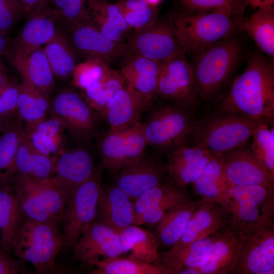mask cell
<instances>
[{
    "label": "cell",
    "instance_id": "cell-1",
    "mask_svg": "<svg viewBox=\"0 0 274 274\" xmlns=\"http://www.w3.org/2000/svg\"><path fill=\"white\" fill-rule=\"evenodd\" d=\"M219 109L222 113L271 120L274 117L272 64L259 53H254L244 71L234 81Z\"/></svg>",
    "mask_w": 274,
    "mask_h": 274
},
{
    "label": "cell",
    "instance_id": "cell-2",
    "mask_svg": "<svg viewBox=\"0 0 274 274\" xmlns=\"http://www.w3.org/2000/svg\"><path fill=\"white\" fill-rule=\"evenodd\" d=\"M245 19L222 9L173 15L171 27L182 49L198 55L243 30Z\"/></svg>",
    "mask_w": 274,
    "mask_h": 274
},
{
    "label": "cell",
    "instance_id": "cell-3",
    "mask_svg": "<svg viewBox=\"0 0 274 274\" xmlns=\"http://www.w3.org/2000/svg\"><path fill=\"white\" fill-rule=\"evenodd\" d=\"M224 209L225 228L243 233L273 219L274 190L262 185H227Z\"/></svg>",
    "mask_w": 274,
    "mask_h": 274
},
{
    "label": "cell",
    "instance_id": "cell-4",
    "mask_svg": "<svg viewBox=\"0 0 274 274\" xmlns=\"http://www.w3.org/2000/svg\"><path fill=\"white\" fill-rule=\"evenodd\" d=\"M263 121L236 113H222L196 124L195 146L214 155H224L247 144Z\"/></svg>",
    "mask_w": 274,
    "mask_h": 274
},
{
    "label": "cell",
    "instance_id": "cell-5",
    "mask_svg": "<svg viewBox=\"0 0 274 274\" xmlns=\"http://www.w3.org/2000/svg\"><path fill=\"white\" fill-rule=\"evenodd\" d=\"M241 51L240 42L229 38L196 55L192 66L196 95L207 98L219 90L234 70Z\"/></svg>",
    "mask_w": 274,
    "mask_h": 274
},
{
    "label": "cell",
    "instance_id": "cell-6",
    "mask_svg": "<svg viewBox=\"0 0 274 274\" xmlns=\"http://www.w3.org/2000/svg\"><path fill=\"white\" fill-rule=\"evenodd\" d=\"M64 246L56 224L27 218L21 226L13 253L39 273L53 272L55 258Z\"/></svg>",
    "mask_w": 274,
    "mask_h": 274
},
{
    "label": "cell",
    "instance_id": "cell-7",
    "mask_svg": "<svg viewBox=\"0 0 274 274\" xmlns=\"http://www.w3.org/2000/svg\"><path fill=\"white\" fill-rule=\"evenodd\" d=\"M143 126L147 145L172 151L185 146L196 124L185 109L165 105L153 110Z\"/></svg>",
    "mask_w": 274,
    "mask_h": 274
},
{
    "label": "cell",
    "instance_id": "cell-8",
    "mask_svg": "<svg viewBox=\"0 0 274 274\" xmlns=\"http://www.w3.org/2000/svg\"><path fill=\"white\" fill-rule=\"evenodd\" d=\"M101 187L100 168L76 188L68 197L62 218L64 246L73 247L94 219Z\"/></svg>",
    "mask_w": 274,
    "mask_h": 274
},
{
    "label": "cell",
    "instance_id": "cell-9",
    "mask_svg": "<svg viewBox=\"0 0 274 274\" xmlns=\"http://www.w3.org/2000/svg\"><path fill=\"white\" fill-rule=\"evenodd\" d=\"M239 259L233 273H274V220L243 233Z\"/></svg>",
    "mask_w": 274,
    "mask_h": 274
},
{
    "label": "cell",
    "instance_id": "cell-10",
    "mask_svg": "<svg viewBox=\"0 0 274 274\" xmlns=\"http://www.w3.org/2000/svg\"><path fill=\"white\" fill-rule=\"evenodd\" d=\"M157 93L185 109L196 104L192 67L182 49L161 62Z\"/></svg>",
    "mask_w": 274,
    "mask_h": 274
},
{
    "label": "cell",
    "instance_id": "cell-11",
    "mask_svg": "<svg viewBox=\"0 0 274 274\" xmlns=\"http://www.w3.org/2000/svg\"><path fill=\"white\" fill-rule=\"evenodd\" d=\"M147 145L143 123L140 121L123 131L109 130L99 145L102 165L110 172L117 173L142 158Z\"/></svg>",
    "mask_w": 274,
    "mask_h": 274
},
{
    "label": "cell",
    "instance_id": "cell-12",
    "mask_svg": "<svg viewBox=\"0 0 274 274\" xmlns=\"http://www.w3.org/2000/svg\"><path fill=\"white\" fill-rule=\"evenodd\" d=\"M50 115L77 139L90 140L96 133V118L92 108L75 91L59 92L51 101Z\"/></svg>",
    "mask_w": 274,
    "mask_h": 274
},
{
    "label": "cell",
    "instance_id": "cell-13",
    "mask_svg": "<svg viewBox=\"0 0 274 274\" xmlns=\"http://www.w3.org/2000/svg\"><path fill=\"white\" fill-rule=\"evenodd\" d=\"M185 188L170 180L152 188L134 201L133 225L157 224L169 210L191 202Z\"/></svg>",
    "mask_w": 274,
    "mask_h": 274
},
{
    "label": "cell",
    "instance_id": "cell-14",
    "mask_svg": "<svg viewBox=\"0 0 274 274\" xmlns=\"http://www.w3.org/2000/svg\"><path fill=\"white\" fill-rule=\"evenodd\" d=\"M74 51L89 58L109 60L125 55L128 48L120 42L111 40L90 21L78 23L60 29Z\"/></svg>",
    "mask_w": 274,
    "mask_h": 274
},
{
    "label": "cell",
    "instance_id": "cell-15",
    "mask_svg": "<svg viewBox=\"0 0 274 274\" xmlns=\"http://www.w3.org/2000/svg\"><path fill=\"white\" fill-rule=\"evenodd\" d=\"M27 20L6 55L10 61L42 48L57 35L59 27L47 5L27 15Z\"/></svg>",
    "mask_w": 274,
    "mask_h": 274
},
{
    "label": "cell",
    "instance_id": "cell-16",
    "mask_svg": "<svg viewBox=\"0 0 274 274\" xmlns=\"http://www.w3.org/2000/svg\"><path fill=\"white\" fill-rule=\"evenodd\" d=\"M152 98L127 85L119 89L99 112L110 125L109 130L123 131L139 121Z\"/></svg>",
    "mask_w": 274,
    "mask_h": 274
},
{
    "label": "cell",
    "instance_id": "cell-17",
    "mask_svg": "<svg viewBox=\"0 0 274 274\" xmlns=\"http://www.w3.org/2000/svg\"><path fill=\"white\" fill-rule=\"evenodd\" d=\"M247 144L224 155L225 182L230 185H262L274 190V180L267 175Z\"/></svg>",
    "mask_w": 274,
    "mask_h": 274
},
{
    "label": "cell",
    "instance_id": "cell-18",
    "mask_svg": "<svg viewBox=\"0 0 274 274\" xmlns=\"http://www.w3.org/2000/svg\"><path fill=\"white\" fill-rule=\"evenodd\" d=\"M75 259L90 265L99 257L122 254L119 231L106 224L92 223L74 244Z\"/></svg>",
    "mask_w": 274,
    "mask_h": 274
},
{
    "label": "cell",
    "instance_id": "cell-19",
    "mask_svg": "<svg viewBox=\"0 0 274 274\" xmlns=\"http://www.w3.org/2000/svg\"><path fill=\"white\" fill-rule=\"evenodd\" d=\"M95 169L92 157L86 150L81 148L63 149L57 157L51 179L64 193L67 200Z\"/></svg>",
    "mask_w": 274,
    "mask_h": 274
},
{
    "label": "cell",
    "instance_id": "cell-20",
    "mask_svg": "<svg viewBox=\"0 0 274 274\" xmlns=\"http://www.w3.org/2000/svg\"><path fill=\"white\" fill-rule=\"evenodd\" d=\"M129 46L136 55L160 62L182 49L171 26L156 22L135 30L130 37Z\"/></svg>",
    "mask_w": 274,
    "mask_h": 274
},
{
    "label": "cell",
    "instance_id": "cell-21",
    "mask_svg": "<svg viewBox=\"0 0 274 274\" xmlns=\"http://www.w3.org/2000/svg\"><path fill=\"white\" fill-rule=\"evenodd\" d=\"M214 156L196 146H181L169 152L165 169L170 181L185 188L200 175Z\"/></svg>",
    "mask_w": 274,
    "mask_h": 274
},
{
    "label": "cell",
    "instance_id": "cell-22",
    "mask_svg": "<svg viewBox=\"0 0 274 274\" xmlns=\"http://www.w3.org/2000/svg\"><path fill=\"white\" fill-rule=\"evenodd\" d=\"M118 173L115 185L134 201L149 189L164 182L162 167L143 157Z\"/></svg>",
    "mask_w": 274,
    "mask_h": 274
},
{
    "label": "cell",
    "instance_id": "cell-23",
    "mask_svg": "<svg viewBox=\"0 0 274 274\" xmlns=\"http://www.w3.org/2000/svg\"><path fill=\"white\" fill-rule=\"evenodd\" d=\"M226 226L224 208L215 202H203L193 214L179 242L172 247H181L191 243L218 234Z\"/></svg>",
    "mask_w": 274,
    "mask_h": 274
},
{
    "label": "cell",
    "instance_id": "cell-24",
    "mask_svg": "<svg viewBox=\"0 0 274 274\" xmlns=\"http://www.w3.org/2000/svg\"><path fill=\"white\" fill-rule=\"evenodd\" d=\"M97 209L101 222L118 231L133 224L134 201L115 185L101 187Z\"/></svg>",
    "mask_w": 274,
    "mask_h": 274
},
{
    "label": "cell",
    "instance_id": "cell-25",
    "mask_svg": "<svg viewBox=\"0 0 274 274\" xmlns=\"http://www.w3.org/2000/svg\"><path fill=\"white\" fill-rule=\"evenodd\" d=\"M239 234L225 228L214 241L205 263L199 268L201 274L233 273L241 250Z\"/></svg>",
    "mask_w": 274,
    "mask_h": 274
},
{
    "label": "cell",
    "instance_id": "cell-26",
    "mask_svg": "<svg viewBox=\"0 0 274 274\" xmlns=\"http://www.w3.org/2000/svg\"><path fill=\"white\" fill-rule=\"evenodd\" d=\"M220 233L181 247H172L169 251L159 252L160 265L169 274L178 273L187 267L200 268L206 261L213 244Z\"/></svg>",
    "mask_w": 274,
    "mask_h": 274
},
{
    "label": "cell",
    "instance_id": "cell-27",
    "mask_svg": "<svg viewBox=\"0 0 274 274\" xmlns=\"http://www.w3.org/2000/svg\"><path fill=\"white\" fill-rule=\"evenodd\" d=\"M10 61L23 80L49 96L54 91L55 76L43 48Z\"/></svg>",
    "mask_w": 274,
    "mask_h": 274
},
{
    "label": "cell",
    "instance_id": "cell-28",
    "mask_svg": "<svg viewBox=\"0 0 274 274\" xmlns=\"http://www.w3.org/2000/svg\"><path fill=\"white\" fill-rule=\"evenodd\" d=\"M118 231L122 254H127L130 257L161 265L158 237L133 224Z\"/></svg>",
    "mask_w": 274,
    "mask_h": 274
},
{
    "label": "cell",
    "instance_id": "cell-29",
    "mask_svg": "<svg viewBox=\"0 0 274 274\" xmlns=\"http://www.w3.org/2000/svg\"><path fill=\"white\" fill-rule=\"evenodd\" d=\"M22 214L15 193L8 186L0 187V246L9 253L16 245Z\"/></svg>",
    "mask_w": 274,
    "mask_h": 274
},
{
    "label": "cell",
    "instance_id": "cell-30",
    "mask_svg": "<svg viewBox=\"0 0 274 274\" xmlns=\"http://www.w3.org/2000/svg\"><path fill=\"white\" fill-rule=\"evenodd\" d=\"M161 62L136 55L122 66L121 74L127 85L152 96L157 93Z\"/></svg>",
    "mask_w": 274,
    "mask_h": 274
},
{
    "label": "cell",
    "instance_id": "cell-31",
    "mask_svg": "<svg viewBox=\"0 0 274 274\" xmlns=\"http://www.w3.org/2000/svg\"><path fill=\"white\" fill-rule=\"evenodd\" d=\"M223 164L224 155H214L192 184L194 192L203 202L218 203L224 208L227 185L223 177Z\"/></svg>",
    "mask_w": 274,
    "mask_h": 274
},
{
    "label": "cell",
    "instance_id": "cell-32",
    "mask_svg": "<svg viewBox=\"0 0 274 274\" xmlns=\"http://www.w3.org/2000/svg\"><path fill=\"white\" fill-rule=\"evenodd\" d=\"M49 96L25 81L19 83L16 115L26 126L33 125L46 118L51 111Z\"/></svg>",
    "mask_w": 274,
    "mask_h": 274
},
{
    "label": "cell",
    "instance_id": "cell-33",
    "mask_svg": "<svg viewBox=\"0 0 274 274\" xmlns=\"http://www.w3.org/2000/svg\"><path fill=\"white\" fill-rule=\"evenodd\" d=\"M23 136L22 121L16 115L13 124L0 134V187L8 186L16 174V156Z\"/></svg>",
    "mask_w": 274,
    "mask_h": 274
},
{
    "label": "cell",
    "instance_id": "cell-34",
    "mask_svg": "<svg viewBox=\"0 0 274 274\" xmlns=\"http://www.w3.org/2000/svg\"><path fill=\"white\" fill-rule=\"evenodd\" d=\"M202 201L181 205L168 211L157 223L158 238L164 245L175 246L183 234L188 221Z\"/></svg>",
    "mask_w": 274,
    "mask_h": 274
},
{
    "label": "cell",
    "instance_id": "cell-35",
    "mask_svg": "<svg viewBox=\"0 0 274 274\" xmlns=\"http://www.w3.org/2000/svg\"><path fill=\"white\" fill-rule=\"evenodd\" d=\"M243 30L250 36L265 53L274 55V10L273 6L258 8L250 17L245 19Z\"/></svg>",
    "mask_w": 274,
    "mask_h": 274
},
{
    "label": "cell",
    "instance_id": "cell-36",
    "mask_svg": "<svg viewBox=\"0 0 274 274\" xmlns=\"http://www.w3.org/2000/svg\"><path fill=\"white\" fill-rule=\"evenodd\" d=\"M43 50L56 78L65 80L72 76L77 64L75 51L59 27L56 36Z\"/></svg>",
    "mask_w": 274,
    "mask_h": 274
},
{
    "label": "cell",
    "instance_id": "cell-37",
    "mask_svg": "<svg viewBox=\"0 0 274 274\" xmlns=\"http://www.w3.org/2000/svg\"><path fill=\"white\" fill-rule=\"evenodd\" d=\"M90 265L95 266L94 274H169L162 266L129 256L97 259Z\"/></svg>",
    "mask_w": 274,
    "mask_h": 274
},
{
    "label": "cell",
    "instance_id": "cell-38",
    "mask_svg": "<svg viewBox=\"0 0 274 274\" xmlns=\"http://www.w3.org/2000/svg\"><path fill=\"white\" fill-rule=\"evenodd\" d=\"M21 175V174H20ZM45 207L56 224L62 218L66 197L51 179L42 180L21 175Z\"/></svg>",
    "mask_w": 274,
    "mask_h": 274
},
{
    "label": "cell",
    "instance_id": "cell-39",
    "mask_svg": "<svg viewBox=\"0 0 274 274\" xmlns=\"http://www.w3.org/2000/svg\"><path fill=\"white\" fill-rule=\"evenodd\" d=\"M88 0H47V5L58 26L64 29L87 22Z\"/></svg>",
    "mask_w": 274,
    "mask_h": 274
},
{
    "label": "cell",
    "instance_id": "cell-40",
    "mask_svg": "<svg viewBox=\"0 0 274 274\" xmlns=\"http://www.w3.org/2000/svg\"><path fill=\"white\" fill-rule=\"evenodd\" d=\"M262 121L254 129L252 151L267 175L274 180V129Z\"/></svg>",
    "mask_w": 274,
    "mask_h": 274
},
{
    "label": "cell",
    "instance_id": "cell-41",
    "mask_svg": "<svg viewBox=\"0 0 274 274\" xmlns=\"http://www.w3.org/2000/svg\"><path fill=\"white\" fill-rule=\"evenodd\" d=\"M12 183L21 209L27 218L56 224L43 203L21 175L15 174Z\"/></svg>",
    "mask_w": 274,
    "mask_h": 274
},
{
    "label": "cell",
    "instance_id": "cell-42",
    "mask_svg": "<svg viewBox=\"0 0 274 274\" xmlns=\"http://www.w3.org/2000/svg\"><path fill=\"white\" fill-rule=\"evenodd\" d=\"M125 83L121 73L111 69L101 81L84 90L86 101L92 109L100 111Z\"/></svg>",
    "mask_w": 274,
    "mask_h": 274
},
{
    "label": "cell",
    "instance_id": "cell-43",
    "mask_svg": "<svg viewBox=\"0 0 274 274\" xmlns=\"http://www.w3.org/2000/svg\"><path fill=\"white\" fill-rule=\"evenodd\" d=\"M110 70L105 61L89 58L75 67L72 74L74 84L85 90L101 81Z\"/></svg>",
    "mask_w": 274,
    "mask_h": 274
},
{
    "label": "cell",
    "instance_id": "cell-44",
    "mask_svg": "<svg viewBox=\"0 0 274 274\" xmlns=\"http://www.w3.org/2000/svg\"><path fill=\"white\" fill-rule=\"evenodd\" d=\"M190 11L200 12L215 10H225L235 16L243 17L250 0H180Z\"/></svg>",
    "mask_w": 274,
    "mask_h": 274
},
{
    "label": "cell",
    "instance_id": "cell-45",
    "mask_svg": "<svg viewBox=\"0 0 274 274\" xmlns=\"http://www.w3.org/2000/svg\"><path fill=\"white\" fill-rule=\"evenodd\" d=\"M24 135L37 151L56 159L63 149V136H53L32 126H26Z\"/></svg>",
    "mask_w": 274,
    "mask_h": 274
},
{
    "label": "cell",
    "instance_id": "cell-46",
    "mask_svg": "<svg viewBox=\"0 0 274 274\" xmlns=\"http://www.w3.org/2000/svg\"><path fill=\"white\" fill-rule=\"evenodd\" d=\"M87 10L104 17L125 35L130 28L118 7L105 0H88Z\"/></svg>",
    "mask_w": 274,
    "mask_h": 274
},
{
    "label": "cell",
    "instance_id": "cell-47",
    "mask_svg": "<svg viewBox=\"0 0 274 274\" xmlns=\"http://www.w3.org/2000/svg\"><path fill=\"white\" fill-rule=\"evenodd\" d=\"M25 16L19 0H0V31L7 35Z\"/></svg>",
    "mask_w": 274,
    "mask_h": 274
},
{
    "label": "cell",
    "instance_id": "cell-48",
    "mask_svg": "<svg viewBox=\"0 0 274 274\" xmlns=\"http://www.w3.org/2000/svg\"><path fill=\"white\" fill-rule=\"evenodd\" d=\"M19 83L10 79L0 88V115L13 117L16 115Z\"/></svg>",
    "mask_w": 274,
    "mask_h": 274
},
{
    "label": "cell",
    "instance_id": "cell-49",
    "mask_svg": "<svg viewBox=\"0 0 274 274\" xmlns=\"http://www.w3.org/2000/svg\"><path fill=\"white\" fill-rule=\"evenodd\" d=\"M120 10L129 27L134 28L135 30L145 28L154 24L158 12L156 7L151 6L138 11Z\"/></svg>",
    "mask_w": 274,
    "mask_h": 274
},
{
    "label": "cell",
    "instance_id": "cell-50",
    "mask_svg": "<svg viewBox=\"0 0 274 274\" xmlns=\"http://www.w3.org/2000/svg\"><path fill=\"white\" fill-rule=\"evenodd\" d=\"M33 152V148L24 135L16 156V174L31 176Z\"/></svg>",
    "mask_w": 274,
    "mask_h": 274
},
{
    "label": "cell",
    "instance_id": "cell-51",
    "mask_svg": "<svg viewBox=\"0 0 274 274\" xmlns=\"http://www.w3.org/2000/svg\"><path fill=\"white\" fill-rule=\"evenodd\" d=\"M20 264L9 253L0 248V274H17L21 271Z\"/></svg>",
    "mask_w": 274,
    "mask_h": 274
},
{
    "label": "cell",
    "instance_id": "cell-52",
    "mask_svg": "<svg viewBox=\"0 0 274 274\" xmlns=\"http://www.w3.org/2000/svg\"><path fill=\"white\" fill-rule=\"evenodd\" d=\"M116 5L120 10L129 11L143 10L150 6L145 0H120Z\"/></svg>",
    "mask_w": 274,
    "mask_h": 274
},
{
    "label": "cell",
    "instance_id": "cell-53",
    "mask_svg": "<svg viewBox=\"0 0 274 274\" xmlns=\"http://www.w3.org/2000/svg\"><path fill=\"white\" fill-rule=\"evenodd\" d=\"M25 12V16L41 9L47 4V0H19Z\"/></svg>",
    "mask_w": 274,
    "mask_h": 274
},
{
    "label": "cell",
    "instance_id": "cell-54",
    "mask_svg": "<svg viewBox=\"0 0 274 274\" xmlns=\"http://www.w3.org/2000/svg\"><path fill=\"white\" fill-rule=\"evenodd\" d=\"M11 43L7 35L0 31V57L7 55Z\"/></svg>",
    "mask_w": 274,
    "mask_h": 274
},
{
    "label": "cell",
    "instance_id": "cell-55",
    "mask_svg": "<svg viewBox=\"0 0 274 274\" xmlns=\"http://www.w3.org/2000/svg\"><path fill=\"white\" fill-rule=\"evenodd\" d=\"M16 115L13 117L0 115V133L7 129L14 122Z\"/></svg>",
    "mask_w": 274,
    "mask_h": 274
},
{
    "label": "cell",
    "instance_id": "cell-56",
    "mask_svg": "<svg viewBox=\"0 0 274 274\" xmlns=\"http://www.w3.org/2000/svg\"><path fill=\"white\" fill-rule=\"evenodd\" d=\"M252 8H266L273 6L274 0H250Z\"/></svg>",
    "mask_w": 274,
    "mask_h": 274
},
{
    "label": "cell",
    "instance_id": "cell-57",
    "mask_svg": "<svg viewBox=\"0 0 274 274\" xmlns=\"http://www.w3.org/2000/svg\"><path fill=\"white\" fill-rule=\"evenodd\" d=\"M9 79L8 77L6 68L0 57V88L4 85Z\"/></svg>",
    "mask_w": 274,
    "mask_h": 274
},
{
    "label": "cell",
    "instance_id": "cell-58",
    "mask_svg": "<svg viewBox=\"0 0 274 274\" xmlns=\"http://www.w3.org/2000/svg\"><path fill=\"white\" fill-rule=\"evenodd\" d=\"M178 274H201L199 268L187 267L181 270Z\"/></svg>",
    "mask_w": 274,
    "mask_h": 274
},
{
    "label": "cell",
    "instance_id": "cell-59",
    "mask_svg": "<svg viewBox=\"0 0 274 274\" xmlns=\"http://www.w3.org/2000/svg\"><path fill=\"white\" fill-rule=\"evenodd\" d=\"M150 6L156 7L162 0H145Z\"/></svg>",
    "mask_w": 274,
    "mask_h": 274
}]
</instances>
